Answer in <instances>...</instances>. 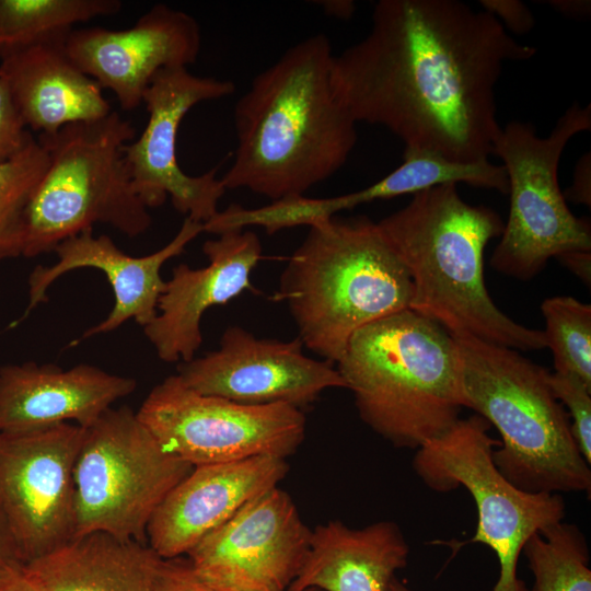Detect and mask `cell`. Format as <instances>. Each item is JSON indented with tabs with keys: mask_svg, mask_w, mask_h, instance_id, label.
I'll list each match as a JSON object with an SVG mask.
<instances>
[{
	"mask_svg": "<svg viewBox=\"0 0 591 591\" xmlns=\"http://www.w3.org/2000/svg\"><path fill=\"white\" fill-rule=\"evenodd\" d=\"M320 3L327 14L344 20L350 19L356 9L355 2L350 0H328Z\"/></svg>",
	"mask_w": 591,
	"mask_h": 591,
	"instance_id": "obj_38",
	"label": "cell"
},
{
	"mask_svg": "<svg viewBox=\"0 0 591 591\" xmlns=\"http://www.w3.org/2000/svg\"><path fill=\"white\" fill-rule=\"evenodd\" d=\"M23 568L8 523L0 510V584L12 573Z\"/></svg>",
	"mask_w": 591,
	"mask_h": 591,
	"instance_id": "obj_34",
	"label": "cell"
},
{
	"mask_svg": "<svg viewBox=\"0 0 591 591\" xmlns=\"http://www.w3.org/2000/svg\"><path fill=\"white\" fill-rule=\"evenodd\" d=\"M311 538L292 497L277 486L205 536L186 558L217 591H288Z\"/></svg>",
	"mask_w": 591,
	"mask_h": 591,
	"instance_id": "obj_14",
	"label": "cell"
},
{
	"mask_svg": "<svg viewBox=\"0 0 591 591\" xmlns=\"http://www.w3.org/2000/svg\"><path fill=\"white\" fill-rule=\"evenodd\" d=\"M482 10L495 16L507 32L529 33L535 19L530 8L520 0H479Z\"/></svg>",
	"mask_w": 591,
	"mask_h": 591,
	"instance_id": "obj_32",
	"label": "cell"
},
{
	"mask_svg": "<svg viewBox=\"0 0 591 591\" xmlns=\"http://www.w3.org/2000/svg\"><path fill=\"white\" fill-rule=\"evenodd\" d=\"M84 429L73 470L74 536L105 532L148 544L153 514L194 466L164 451L129 406L108 408Z\"/></svg>",
	"mask_w": 591,
	"mask_h": 591,
	"instance_id": "obj_9",
	"label": "cell"
},
{
	"mask_svg": "<svg viewBox=\"0 0 591 591\" xmlns=\"http://www.w3.org/2000/svg\"><path fill=\"white\" fill-rule=\"evenodd\" d=\"M137 416L164 451L194 467L254 456L287 460L306 430L304 413L294 406L244 405L204 395L177 374L150 391Z\"/></svg>",
	"mask_w": 591,
	"mask_h": 591,
	"instance_id": "obj_11",
	"label": "cell"
},
{
	"mask_svg": "<svg viewBox=\"0 0 591 591\" xmlns=\"http://www.w3.org/2000/svg\"><path fill=\"white\" fill-rule=\"evenodd\" d=\"M403 163L366 187L370 201L390 199L429 188L459 183L508 194V179L501 164L489 160L476 163L453 161L428 149H405Z\"/></svg>",
	"mask_w": 591,
	"mask_h": 591,
	"instance_id": "obj_25",
	"label": "cell"
},
{
	"mask_svg": "<svg viewBox=\"0 0 591 591\" xmlns=\"http://www.w3.org/2000/svg\"><path fill=\"white\" fill-rule=\"evenodd\" d=\"M328 37L312 35L259 72L234 107L237 144L220 178L271 201L304 196L348 160L357 123L336 96Z\"/></svg>",
	"mask_w": 591,
	"mask_h": 591,
	"instance_id": "obj_2",
	"label": "cell"
},
{
	"mask_svg": "<svg viewBox=\"0 0 591 591\" xmlns=\"http://www.w3.org/2000/svg\"><path fill=\"white\" fill-rule=\"evenodd\" d=\"M536 48L457 0H380L369 33L334 55L331 80L355 121L385 127L405 149L462 163L489 160L501 127L505 63Z\"/></svg>",
	"mask_w": 591,
	"mask_h": 591,
	"instance_id": "obj_1",
	"label": "cell"
},
{
	"mask_svg": "<svg viewBox=\"0 0 591 591\" xmlns=\"http://www.w3.org/2000/svg\"><path fill=\"white\" fill-rule=\"evenodd\" d=\"M161 557L105 532L74 536L23 566L42 591H154Z\"/></svg>",
	"mask_w": 591,
	"mask_h": 591,
	"instance_id": "obj_23",
	"label": "cell"
},
{
	"mask_svg": "<svg viewBox=\"0 0 591 591\" xmlns=\"http://www.w3.org/2000/svg\"><path fill=\"white\" fill-rule=\"evenodd\" d=\"M202 252L207 266L174 267L159 300L157 316L143 327L162 361L186 362L195 358L202 344L204 314L253 289L250 278L262 258L263 247L254 232L243 229L207 240Z\"/></svg>",
	"mask_w": 591,
	"mask_h": 591,
	"instance_id": "obj_18",
	"label": "cell"
},
{
	"mask_svg": "<svg viewBox=\"0 0 591 591\" xmlns=\"http://www.w3.org/2000/svg\"><path fill=\"white\" fill-rule=\"evenodd\" d=\"M408 555V543L393 521L354 529L331 520L312 530L309 554L288 591H390Z\"/></svg>",
	"mask_w": 591,
	"mask_h": 591,
	"instance_id": "obj_22",
	"label": "cell"
},
{
	"mask_svg": "<svg viewBox=\"0 0 591 591\" xmlns=\"http://www.w3.org/2000/svg\"><path fill=\"white\" fill-rule=\"evenodd\" d=\"M590 129L591 107L577 102L546 137H540L530 123L513 120L501 127L491 154L502 161L510 210L491 256L497 271L529 280L552 257L591 251L590 223L569 210L558 185L564 149L571 138Z\"/></svg>",
	"mask_w": 591,
	"mask_h": 591,
	"instance_id": "obj_8",
	"label": "cell"
},
{
	"mask_svg": "<svg viewBox=\"0 0 591 591\" xmlns=\"http://www.w3.org/2000/svg\"><path fill=\"white\" fill-rule=\"evenodd\" d=\"M85 429L0 431V510L23 566L74 536L73 470Z\"/></svg>",
	"mask_w": 591,
	"mask_h": 591,
	"instance_id": "obj_12",
	"label": "cell"
},
{
	"mask_svg": "<svg viewBox=\"0 0 591 591\" xmlns=\"http://www.w3.org/2000/svg\"><path fill=\"white\" fill-rule=\"evenodd\" d=\"M412 298L406 268L367 217L311 225L277 293L303 346L333 364L358 329L409 309Z\"/></svg>",
	"mask_w": 591,
	"mask_h": 591,
	"instance_id": "obj_5",
	"label": "cell"
},
{
	"mask_svg": "<svg viewBox=\"0 0 591 591\" xmlns=\"http://www.w3.org/2000/svg\"><path fill=\"white\" fill-rule=\"evenodd\" d=\"M489 428L477 414L460 418L417 449L413 468L430 489L447 493L463 486L475 502V535L465 543L439 544L454 553L470 543L487 545L499 563L491 591H528L518 576L523 546L534 533L563 521L566 506L559 494L526 493L502 476L493 459L500 442L488 434Z\"/></svg>",
	"mask_w": 591,
	"mask_h": 591,
	"instance_id": "obj_10",
	"label": "cell"
},
{
	"mask_svg": "<svg viewBox=\"0 0 591 591\" xmlns=\"http://www.w3.org/2000/svg\"><path fill=\"white\" fill-rule=\"evenodd\" d=\"M121 8L120 0H0V53L67 37L76 24Z\"/></svg>",
	"mask_w": 591,
	"mask_h": 591,
	"instance_id": "obj_24",
	"label": "cell"
},
{
	"mask_svg": "<svg viewBox=\"0 0 591 591\" xmlns=\"http://www.w3.org/2000/svg\"><path fill=\"white\" fill-rule=\"evenodd\" d=\"M288 472L287 460L277 456L195 466L153 514L149 546L162 559L187 555L248 502L279 486Z\"/></svg>",
	"mask_w": 591,
	"mask_h": 591,
	"instance_id": "obj_19",
	"label": "cell"
},
{
	"mask_svg": "<svg viewBox=\"0 0 591 591\" xmlns=\"http://www.w3.org/2000/svg\"><path fill=\"white\" fill-rule=\"evenodd\" d=\"M234 91L231 80L199 77L185 67L155 73L142 97L149 114L147 125L134 142L124 147L132 187L148 208L160 207L170 198L176 211L202 224L219 211L225 188L216 177L218 167L197 176L186 174L176 159V137L183 118L195 105Z\"/></svg>",
	"mask_w": 591,
	"mask_h": 591,
	"instance_id": "obj_13",
	"label": "cell"
},
{
	"mask_svg": "<svg viewBox=\"0 0 591 591\" xmlns=\"http://www.w3.org/2000/svg\"><path fill=\"white\" fill-rule=\"evenodd\" d=\"M451 335V334H450ZM456 345L463 407L496 427V467L526 493H590L591 471L555 397L549 372L518 350L470 335Z\"/></svg>",
	"mask_w": 591,
	"mask_h": 591,
	"instance_id": "obj_6",
	"label": "cell"
},
{
	"mask_svg": "<svg viewBox=\"0 0 591 591\" xmlns=\"http://www.w3.org/2000/svg\"><path fill=\"white\" fill-rule=\"evenodd\" d=\"M202 232L201 222L185 218L178 232L166 245L140 257L126 254L107 235L94 236L92 229L68 237L54 250L58 256L54 265H39L31 273L28 304L24 314L11 326L24 321L38 304L47 302L49 287L63 274L79 268H94L103 271L109 281L114 306L106 318L88 328L69 346L74 347L95 335L113 332L129 320L143 328L157 316L159 300L165 290L162 266L181 255Z\"/></svg>",
	"mask_w": 591,
	"mask_h": 591,
	"instance_id": "obj_17",
	"label": "cell"
},
{
	"mask_svg": "<svg viewBox=\"0 0 591 591\" xmlns=\"http://www.w3.org/2000/svg\"><path fill=\"white\" fill-rule=\"evenodd\" d=\"M32 139L0 78V162L19 153Z\"/></svg>",
	"mask_w": 591,
	"mask_h": 591,
	"instance_id": "obj_30",
	"label": "cell"
},
{
	"mask_svg": "<svg viewBox=\"0 0 591 591\" xmlns=\"http://www.w3.org/2000/svg\"><path fill=\"white\" fill-rule=\"evenodd\" d=\"M47 163L45 148L34 138L0 162V262L22 256L27 207Z\"/></svg>",
	"mask_w": 591,
	"mask_h": 591,
	"instance_id": "obj_27",
	"label": "cell"
},
{
	"mask_svg": "<svg viewBox=\"0 0 591 591\" xmlns=\"http://www.w3.org/2000/svg\"><path fill=\"white\" fill-rule=\"evenodd\" d=\"M201 46L198 22L190 14L158 3L125 30L74 28L66 39L72 61L120 108L134 111L155 73L194 63Z\"/></svg>",
	"mask_w": 591,
	"mask_h": 591,
	"instance_id": "obj_16",
	"label": "cell"
},
{
	"mask_svg": "<svg viewBox=\"0 0 591 591\" xmlns=\"http://www.w3.org/2000/svg\"><path fill=\"white\" fill-rule=\"evenodd\" d=\"M547 3L555 11L569 18H587L591 12L590 0H548Z\"/></svg>",
	"mask_w": 591,
	"mask_h": 591,
	"instance_id": "obj_36",
	"label": "cell"
},
{
	"mask_svg": "<svg viewBox=\"0 0 591 591\" xmlns=\"http://www.w3.org/2000/svg\"><path fill=\"white\" fill-rule=\"evenodd\" d=\"M565 199L587 207L591 206V154L584 153L578 161L570 187L563 194Z\"/></svg>",
	"mask_w": 591,
	"mask_h": 591,
	"instance_id": "obj_33",
	"label": "cell"
},
{
	"mask_svg": "<svg viewBox=\"0 0 591 591\" xmlns=\"http://www.w3.org/2000/svg\"><path fill=\"white\" fill-rule=\"evenodd\" d=\"M568 269H570L584 283L590 285L591 280V251H577L566 253L557 257Z\"/></svg>",
	"mask_w": 591,
	"mask_h": 591,
	"instance_id": "obj_35",
	"label": "cell"
},
{
	"mask_svg": "<svg viewBox=\"0 0 591 591\" xmlns=\"http://www.w3.org/2000/svg\"><path fill=\"white\" fill-rule=\"evenodd\" d=\"M137 387V381L80 363L68 370L33 361L0 367V431L62 422L83 428Z\"/></svg>",
	"mask_w": 591,
	"mask_h": 591,
	"instance_id": "obj_20",
	"label": "cell"
},
{
	"mask_svg": "<svg viewBox=\"0 0 591 591\" xmlns=\"http://www.w3.org/2000/svg\"><path fill=\"white\" fill-rule=\"evenodd\" d=\"M154 591H217L193 570L187 558L161 559Z\"/></svg>",
	"mask_w": 591,
	"mask_h": 591,
	"instance_id": "obj_31",
	"label": "cell"
},
{
	"mask_svg": "<svg viewBox=\"0 0 591 591\" xmlns=\"http://www.w3.org/2000/svg\"><path fill=\"white\" fill-rule=\"evenodd\" d=\"M302 591H323V590L312 587V588H306V589H304Z\"/></svg>",
	"mask_w": 591,
	"mask_h": 591,
	"instance_id": "obj_40",
	"label": "cell"
},
{
	"mask_svg": "<svg viewBox=\"0 0 591 591\" xmlns=\"http://www.w3.org/2000/svg\"><path fill=\"white\" fill-rule=\"evenodd\" d=\"M549 384L558 402L567 407L576 443L591 464V386L572 373L557 371L549 374Z\"/></svg>",
	"mask_w": 591,
	"mask_h": 591,
	"instance_id": "obj_29",
	"label": "cell"
},
{
	"mask_svg": "<svg viewBox=\"0 0 591 591\" xmlns=\"http://www.w3.org/2000/svg\"><path fill=\"white\" fill-rule=\"evenodd\" d=\"M0 591H42L23 571V568L9 576Z\"/></svg>",
	"mask_w": 591,
	"mask_h": 591,
	"instance_id": "obj_37",
	"label": "cell"
},
{
	"mask_svg": "<svg viewBox=\"0 0 591 591\" xmlns=\"http://www.w3.org/2000/svg\"><path fill=\"white\" fill-rule=\"evenodd\" d=\"M390 591H416V590L408 588L405 583H403L401 580H398L395 577L390 586Z\"/></svg>",
	"mask_w": 591,
	"mask_h": 591,
	"instance_id": "obj_39",
	"label": "cell"
},
{
	"mask_svg": "<svg viewBox=\"0 0 591 591\" xmlns=\"http://www.w3.org/2000/svg\"><path fill=\"white\" fill-rule=\"evenodd\" d=\"M376 224L410 277V310L451 335L523 351L546 348L543 331L510 318L487 291L485 248L505 225L493 209L466 202L447 184L413 195Z\"/></svg>",
	"mask_w": 591,
	"mask_h": 591,
	"instance_id": "obj_3",
	"label": "cell"
},
{
	"mask_svg": "<svg viewBox=\"0 0 591 591\" xmlns=\"http://www.w3.org/2000/svg\"><path fill=\"white\" fill-rule=\"evenodd\" d=\"M134 137L132 125L115 111L39 135L48 163L27 207L22 256L50 253L95 223L129 237L147 232L149 208L135 192L124 158Z\"/></svg>",
	"mask_w": 591,
	"mask_h": 591,
	"instance_id": "obj_7",
	"label": "cell"
},
{
	"mask_svg": "<svg viewBox=\"0 0 591 591\" xmlns=\"http://www.w3.org/2000/svg\"><path fill=\"white\" fill-rule=\"evenodd\" d=\"M193 391L244 405L288 404L301 410L328 389H346L333 363L303 354L299 337L259 338L241 326L224 329L219 348L179 362Z\"/></svg>",
	"mask_w": 591,
	"mask_h": 591,
	"instance_id": "obj_15",
	"label": "cell"
},
{
	"mask_svg": "<svg viewBox=\"0 0 591 591\" xmlns=\"http://www.w3.org/2000/svg\"><path fill=\"white\" fill-rule=\"evenodd\" d=\"M533 584L528 591H591L586 536L563 521L534 533L524 544Z\"/></svg>",
	"mask_w": 591,
	"mask_h": 591,
	"instance_id": "obj_26",
	"label": "cell"
},
{
	"mask_svg": "<svg viewBox=\"0 0 591 591\" xmlns=\"http://www.w3.org/2000/svg\"><path fill=\"white\" fill-rule=\"evenodd\" d=\"M546 348L557 372H569L591 386V305L557 296L543 301Z\"/></svg>",
	"mask_w": 591,
	"mask_h": 591,
	"instance_id": "obj_28",
	"label": "cell"
},
{
	"mask_svg": "<svg viewBox=\"0 0 591 591\" xmlns=\"http://www.w3.org/2000/svg\"><path fill=\"white\" fill-rule=\"evenodd\" d=\"M67 37L0 53V78L25 126L40 135L112 112L102 88L68 55Z\"/></svg>",
	"mask_w": 591,
	"mask_h": 591,
	"instance_id": "obj_21",
	"label": "cell"
},
{
	"mask_svg": "<svg viewBox=\"0 0 591 591\" xmlns=\"http://www.w3.org/2000/svg\"><path fill=\"white\" fill-rule=\"evenodd\" d=\"M335 364L361 420L396 448L417 450L464 408L453 337L410 309L358 329Z\"/></svg>",
	"mask_w": 591,
	"mask_h": 591,
	"instance_id": "obj_4",
	"label": "cell"
}]
</instances>
